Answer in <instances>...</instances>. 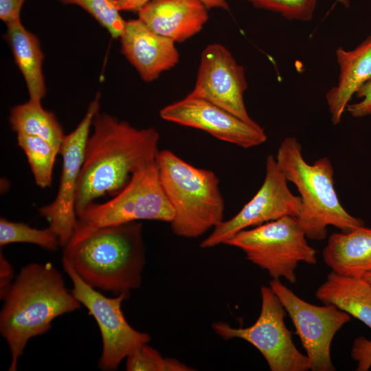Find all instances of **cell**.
Returning <instances> with one entry per match:
<instances>
[{"label": "cell", "mask_w": 371, "mask_h": 371, "mask_svg": "<svg viewBox=\"0 0 371 371\" xmlns=\"http://www.w3.org/2000/svg\"><path fill=\"white\" fill-rule=\"evenodd\" d=\"M92 126L76 192V215L97 199L117 194L159 152V134L154 127L139 129L100 111Z\"/></svg>", "instance_id": "obj_1"}, {"label": "cell", "mask_w": 371, "mask_h": 371, "mask_svg": "<svg viewBox=\"0 0 371 371\" xmlns=\"http://www.w3.org/2000/svg\"><path fill=\"white\" fill-rule=\"evenodd\" d=\"M63 247V258L95 289L129 297L141 286L146 252L138 221L77 228Z\"/></svg>", "instance_id": "obj_2"}, {"label": "cell", "mask_w": 371, "mask_h": 371, "mask_svg": "<svg viewBox=\"0 0 371 371\" xmlns=\"http://www.w3.org/2000/svg\"><path fill=\"white\" fill-rule=\"evenodd\" d=\"M3 301L0 333L11 355L9 371L17 370L30 339L49 331L56 317L82 306L50 262L23 267Z\"/></svg>", "instance_id": "obj_3"}, {"label": "cell", "mask_w": 371, "mask_h": 371, "mask_svg": "<svg viewBox=\"0 0 371 371\" xmlns=\"http://www.w3.org/2000/svg\"><path fill=\"white\" fill-rule=\"evenodd\" d=\"M276 159L286 180L295 185L300 194L301 207L296 218L307 238L324 240L328 225L343 232L364 225L362 219L350 214L341 204L335 188L333 167L328 157L307 163L297 139L287 137L280 143Z\"/></svg>", "instance_id": "obj_4"}, {"label": "cell", "mask_w": 371, "mask_h": 371, "mask_svg": "<svg viewBox=\"0 0 371 371\" xmlns=\"http://www.w3.org/2000/svg\"><path fill=\"white\" fill-rule=\"evenodd\" d=\"M160 181L172 207V232L194 238L223 220L225 203L214 172L196 168L169 150L156 158Z\"/></svg>", "instance_id": "obj_5"}, {"label": "cell", "mask_w": 371, "mask_h": 371, "mask_svg": "<svg viewBox=\"0 0 371 371\" xmlns=\"http://www.w3.org/2000/svg\"><path fill=\"white\" fill-rule=\"evenodd\" d=\"M295 216H286L236 233L225 245L242 250L247 260L266 270L272 279L296 282L300 262H317L316 250L307 242Z\"/></svg>", "instance_id": "obj_6"}, {"label": "cell", "mask_w": 371, "mask_h": 371, "mask_svg": "<svg viewBox=\"0 0 371 371\" xmlns=\"http://www.w3.org/2000/svg\"><path fill=\"white\" fill-rule=\"evenodd\" d=\"M172 207L160 181L156 160L135 172L111 199L89 205L77 215V228H95L139 220L171 223ZM76 228V229H77Z\"/></svg>", "instance_id": "obj_7"}, {"label": "cell", "mask_w": 371, "mask_h": 371, "mask_svg": "<svg viewBox=\"0 0 371 371\" xmlns=\"http://www.w3.org/2000/svg\"><path fill=\"white\" fill-rule=\"evenodd\" d=\"M261 310L257 320L247 328H234L223 322H214V331L227 341L243 339L254 346L265 359L271 371H307L306 355L295 346L286 328V311L270 286H261Z\"/></svg>", "instance_id": "obj_8"}, {"label": "cell", "mask_w": 371, "mask_h": 371, "mask_svg": "<svg viewBox=\"0 0 371 371\" xmlns=\"http://www.w3.org/2000/svg\"><path fill=\"white\" fill-rule=\"evenodd\" d=\"M62 264L71 280L72 293L98 325L102 341L99 368L105 371L116 370L135 348L149 342L150 335L133 328L126 321L122 304L128 295L106 297L87 284L63 258Z\"/></svg>", "instance_id": "obj_9"}, {"label": "cell", "mask_w": 371, "mask_h": 371, "mask_svg": "<svg viewBox=\"0 0 371 371\" xmlns=\"http://www.w3.org/2000/svg\"><path fill=\"white\" fill-rule=\"evenodd\" d=\"M269 286L291 317L300 339L312 371H334L330 346L336 333L350 322L351 316L332 304L316 306L299 297L280 279Z\"/></svg>", "instance_id": "obj_10"}, {"label": "cell", "mask_w": 371, "mask_h": 371, "mask_svg": "<svg viewBox=\"0 0 371 371\" xmlns=\"http://www.w3.org/2000/svg\"><path fill=\"white\" fill-rule=\"evenodd\" d=\"M100 93L89 103L87 112L77 127L65 135L60 154L62 170L55 199L39 208L49 227L58 236L61 247L71 239L78 226L76 196L85 157V150L95 115L100 110Z\"/></svg>", "instance_id": "obj_11"}, {"label": "cell", "mask_w": 371, "mask_h": 371, "mask_svg": "<svg viewBox=\"0 0 371 371\" xmlns=\"http://www.w3.org/2000/svg\"><path fill=\"white\" fill-rule=\"evenodd\" d=\"M265 169L264 181L256 194L234 216L216 225L201 242V248L225 244L236 233L249 227L286 216H298L300 197L291 192L288 181L271 155L267 157Z\"/></svg>", "instance_id": "obj_12"}, {"label": "cell", "mask_w": 371, "mask_h": 371, "mask_svg": "<svg viewBox=\"0 0 371 371\" xmlns=\"http://www.w3.org/2000/svg\"><path fill=\"white\" fill-rule=\"evenodd\" d=\"M247 88L245 68L223 45L213 43L202 52L194 88L189 95L203 98L242 120L257 124L244 102Z\"/></svg>", "instance_id": "obj_13"}, {"label": "cell", "mask_w": 371, "mask_h": 371, "mask_svg": "<svg viewBox=\"0 0 371 371\" xmlns=\"http://www.w3.org/2000/svg\"><path fill=\"white\" fill-rule=\"evenodd\" d=\"M159 115L164 120L204 131L243 148L259 146L267 139L259 124H249L207 100L189 94L161 109Z\"/></svg>", "instance_id": "obj_14"}, {"label": "cell", "mask_w": 371, "mask_h": 371, "mask_svg": "<svg viewBox=\"0 0 371 371\" xmlns=\"http://www.w3.org/2000/svg\"><path fill=\"white\" fill-rule=\"evenodd\" d=\"M120 38L122 53L145 82L155 80L179 63L175 42L157 34L139 19L126 21Z\"/></svg>", "instance_id": "obj_15"}, {"label": "cell", "mask_w": 371, "mask_h": 371, "mask_svg": "<svg viewBox=\"0 0 371 371\" xmlns=\"http://www.w3.org/2000/svg\"><path fill=\"white\" fill-rule=\"evenodd\" d=\"M208 10L202 0H150L137 12L150 30L181 43L203 29Z\"/></svg>", "instance_id": "obj_16"}, {"label": "cell", "mask_w": 371, "mask_h": 371, "mask_svg": "<svg viewBox=\"0 0 371 371\" xmlns=\"http://www.w3.org/2000/svg\"><path fill=\"white\" fill-rule=\"evenodd\" d=\"M335 54L339 69L338 81L326 94L334 125L341 122L352 96L371 81V35L355 49L346 50L339 47Z\"/></svg>", "instance_id": "obj_17"}, {"label": "cell", "mask_w": 371, "mask_h": 371, "mask_svg": "<svg viewBox=\"0 0 371 371\" xmlns=\"http://www.w3.org/2000/svg\"><path fill=\"white\" fill-rule=\"evenodd\" d=\"M322 256L333 271L363 278L371 271V229L363 225L349 232L333 233Z\"/></svg>", "instance_id": "obj_18"}, {"label": "cell", "mask_w": 371, "mask_h": 371, "mask_svg": "<svg viewBox=\"0 0 371 371\" xmlns=\"http://www.w3.org/2000/svg\"><path fill=\"white\" fill-rule=\"evenodd\" d=\"M317 300L332 304L371 329V284L366 278L346 276L333 271L315 293Z\"/></svg>", "instance_id": "obj_19"}, {"label": "cell", "mask_w": 371, "mask_h": 371, "mask_svg": "<svg viewBox=\"0 0 371 371\" xmlns=\"http://www.w3.org/2000/svg\"><path fill=\"white\" fill-rule=\"evenodd\" d=\"M4 38L26 83L30 99L41 102L46 94L43 74L44 54L37 36L28 31L21 20L6 24Z\"/></svg>", "instance_id": "obj_20"}, {"label": "cell", "mask_w": 371, "mask_h": 371, "mask_svg": "<svg viewBox=\"0 0 371 371\" xmlns=\"http://www.w3.org/2000/svg\"><path fill=\"white\" fill-rule=\"evenodd\" d=\"M9 122L17 135L41 137L60 150L65 136L63 127L55 114L45 109L41 102L29 100L14 106Z\"/></svg>", "instance_id": "obj_21"}, {"label": "cell", "mask_w": 371, "mask_h": 371, "mask_svg": "<svg viewBox=\"0 0 371 371\" xmlns=\"http://www.w3.org/2000/svg\"><path fill=\"white\" fill-rule=\"evenodd\" d=\"M16 139L18 146L27 157L36 184L42 188L50 186L60 149L36 136L17 135Z\"/></svg>", "instance_id": "obj_22"}, {"label": "cell", "mask_w": 371, "mask_h": 371, "mask_svg": "<svg viewBox=\"0 0 371 371\" xmlns=\"http://www.w3.org/2000/svg\"><path fill=\"white\" fill-rule=\"evenodd\" d=\"M16 243L36 245L49 251H56L60 245L57 234L49 227L37 229L21 222L0 218V247Z\"/></svg>", "instance_id": "obj_23"}, {"label": "cell", "mask_w": 371, "mask_h": 371, "mask_svg": "<svg viewBox=\"0 0 371 371\" xmlns=\"http://www.w3.org/2000/svg\"><path fill=\"white\" fill-rule=\"evenodd\" d=\"M128 371H192L188 366L175 358L164 357L147 344L135 348L127 357Z\"/></svg>", "instance_id": "obj_24"}, {"label": "cell", "mask_w": 371, "mask_h": 371, "mask_svg": "<svg viewBox=\"0 0 371 371\" xmlns=\"http://www.w3.org/2000/svg\"><path fill=\"white\" fill-rule=\"evenodd\" d=\"M63 4L80 6L91 15L110 34L117 38L122 34L126 21L122 17L115 0H57Z\"/></svg>", "instance_id": "obj_25"}, {"label": "cell", "mask_w": 371, "mask_h": 371, "mask_svg": "<svg viewBox=\"0 0 371 371\" xmlns=\"http://www.w3.org/2000/svg\"><path fill=\"white\" fill-rule=\"evenodd\" d=\"M254 7L278 13L291 21H310L312 20L317 0H242ZM346 8L348 0H337Z\"/></svg>", "instance_id": "obj_26"}, {"label": "cell", "mask_w": 371, "mask_h": 371, "mask_svg": "<svg viewBox=\"0 0 371 371\" xmlns=\"http://www.w3.org/2000/svg\"><path fill=\"white\" fill-rule=\"evenodd\" d=\"M351 357L357 363V371H368L371 367V340L357 337L352 346Z\"/></svg>", "instance_id": "obj_27"}, {"label": "cell", "mask_w": 371, "mask_h": 371, "mask_svg": "<svg viewBox=\"0 0 371 371\" xmlns=\"http://www.w3.org/2000/svg\"><path fill=\"white\" fill-rule=\"evenodd\" d=\"M355 96L360 101L350 103L346 110L354 117L371 115V81L364 84L357 91Z\"/></svg>", "instance_id": "obj_28"}, {"label": "cell", "mask_w": 371, "mask_h": 371, "mask_svg": "<svg viewBox=\"0 0 371 371\" xmlns=\"http://www.w3.org/2000/svg\"><path fill=\"white\" fill-rule=\"evenodd\" d=\"M150 0H115L117 9L121 11L137 12ZM208 9L221 8L229 10L226 0H202Z\"/></svg>", "instance_id": "obj_29"}, {"label": "cell", "mask_w": 371, "mask_h": 371, "mask_svg": "<svg viewBox=\"0 0 371 371\" xmlns=\"http://www.w3.org/2000/svg\"><path fill=\"white\" fill-rule=\"evenodd\" d=\"M25 0H0V19L5 24L21 20V10Z\"/></svg>", "instance_id": "obj_30"}, {"label": "cell", "mask_w": 371, "mask_h": 371, "mask_svg": "<svg viewBox=\"0 0 371 371\" xmlns=\"http://www.w3.org/2000/svg\"><path fill=\"white\" fill-rule=\"evenodd\" d=\"M14 269L12 265L5 257L2 251L0 253V298L4 299L14 282Z\"/></svg>", "instance_id": "obj_31"}, {"label": "cell", "mask_w": 371, "mask_h": 371, "mask_svg": "<svg viewBox=\"0 0 371 371\" xmlns=\"http://www.w3.org/2000/svg\"><path fill=\"white\" fill-rule=\"evenodd\" d=\"M364 278H366L368 281H369L371 284V271L368 273H367L364 276Z\"/></svg>", "instance_id": "obj_32"}]
</instances>
